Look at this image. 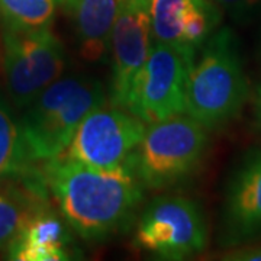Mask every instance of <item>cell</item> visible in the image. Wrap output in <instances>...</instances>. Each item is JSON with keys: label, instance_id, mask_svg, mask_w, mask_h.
<instances>
[{"label": "cell", "instance_id": "1", "mask_svg": "<svg viewBox=\"0 0 261 261\" xmlns=\"http://www.w3.org/2000/svg\"><path fill=\"white\" fill-rule=\"evenodd\" d=\"M42 173L65 222L92 244L128 232L147 190L132 163L116 168L89 167L61 154L45 161Z\"/></svg>", "mask_w": 261, "mask_h": 261}, {"label": "cell", "instance_id": "2", "mask_svg": "<svg viewBox=\"0 0 261 261\" xmlns=\"http://www.w3.org/2000/svg\"><path fill=\"white\" fill-rule=\"evenodd\" d=\"M248 94L250 87L238 41L231 29L219 28L192 65L186 113L207 130L222 129L238 118Z\"/></svg>", "mask_w": 261, "mask_h": 261}, {"label": "cell", "instance_id": "3", "mask_svg": "<svg viewBox=\"0 0 261 261\" xmlns=\"http://www.w3.org/2000/svg\"><path fill=\"white\" fill-rule=\"evenodd\" d=\"M106 102L108 90L92 75H63L48 86L19 118L32 160L45 163L61 155L84 118Z\"/></svg>", "mask_w": 261, "mask_h": 261}, {"label": "cell", "instance_id": "4", "mask_svg": "<svg viewBox=\"0 0 261 261\" xmlns=\"http://www.w3.org/2000/svg\"><path fill=\"white\" fill-rule=\"evenodd\" d=\"M209 132L187 113L148 125L132 159L142 186L168 190L189 181L205 160Z\"/></svg>", "mask_w": 261, "mask_h": 261}, {"label": "cell", "instance_id": "5", "mask_svg": "<svg viewBox=\"0 0 261 261\" xmlns=\"http://www.w3.org/2000/svg\"><path fill=\"white\" fill-rule=\"evenodd\" d=\"M134 244L157 260L181 261L200 254L207 244L200 206L185 196H155L138 214Z\"/></svg>", "mask_w": 261, "mask_h": 261}, {"label": "cell", "instance_id": "6", "mask_svg": "<svg viewBox=\"0 0 261 261\" xmlns=\"http://www.w3.org/2000/svg\"><path fill=\"white\" fill-rule=\"evenodd\" d=\"M5 83L15 108L23 109L63 77L67 64L63 42L51 29L2 31Z\"/></svg>", "mask_w": 261, "mask_h": 261}, {"label": "cell", "instance_id": "7", "mask_svg": "<svg viewBox=\"0 0 261 261\" xmlns=\"http://www.w3.org/2000/svg\"><path fill=\"white\" fill-rule=\"evenodd\" d=\"M147 123L109 102L89 113L63 155L89 167L116 168L132 163Z\"/></svg>", "mask_w": 261, "mask_h": 261}, {"label": "cell", "instance_id": "8", "mask_svg": "<svg viewBox=\"0 0 261 261\" xmlns=\"http://www.w3.org/2000/svg\"><path fill=\"white\" fill-rule=\"evenodd\" d=\"M190 70L192 64L174 48L154 41L126 109L147 125L186 113Z\"/></svg>", "mask_w": 261, "mask_h": 261}, {"label": "cell", "instance_id": "9", "mask_svg": "<svg viewBox=\"0 0 261 261\" xmlns=\"http://www.w3.org/2000/svg\"><path fill=\"white\" fill-rule=\"evenodd\" d=\"M154 45L148 0H122L111 37L108 99L126 109L130 90Z\"/></svg>", "mask_w": 261, "mask_h": 261}, {"label": "cell", "instance_id": "10", "mask_svg": "<svg viewBox=\"0 0 261 261\" xmlns=\"http://www.w3.org/2000/svg\"><path fill=\"white\" fill-rule=\"evenodd\" d=\"M261 238V147L248 149L226 181L218 243L243 247Z\"/></svg>", "mask_w": 261, "mask_h": 261}, {"label": "cell", "instance_id": "11", "mask_svg": "<svg viewBox=\"0 0 261 261\" xmlns=\"http://www.w3.org/2000/svg\"><path fill=\"white\" fill-rule=\"evenodd\" d=\"M68 13L77 51L84 61L109 60L111 37L122 0H57Z\"/></svg>", "mask_w": 261, "mask_h": 261}, {"label": "cell", "instance_id": "12", "mask_svg": "<svg viewBox=\"0 0 261 261\" xmlns=\"http://www.w3.org/2000/svg\"><path fill=\"white\" fill-rule=\"evenodd\" d=\"M49 206L42 168L27 177L0 181V252L6 254L23 228Z\"/></svg>", "mask_w": 261, "mask_h": 261}, {"label": "cell", "instance_id": "13", "mask_svg": "<svg viewBox=\"0 0 261 261\" xmlns=\"http://www.w3.org/2000/svg\"><path fill=\"white\" fill-rule=\"evenodd\" d=\"M71 228L53 206L38 214L12 243L6 257L13 261H65L79 254Z\"/></svg>", "mask_w": 261, "mask_h": 261}, {"label": "cell", "instance_id": "14", "mask_svg": "<svg viewBox=\"0 0 261 261\" xmlns=\"http://www.w3.org/2000/svg\"><path fill=\"white\" fill-rule=\"evenodd\" d=\"M39 170L29 154L20 119L0 93V181L27 177Z\"/></svg>", "mask_w": 261, "mask_h": 261}, {"label": "cell", "instance_id": "15", "mask_svg": "<svg viewBox=\"0 0 261 261\" xmlns=\"http://www.w3.org/2000/svg\"><path fill=\"white\" fill-rule=\"evenodd\" d=\"M57 8V0H0V22L16 31L51 29Z\"/></svg>", "mask_w": 261, "mask_h": 261}, {"label": "cell", "instance_id": "16", "mask_svg": "<svg viewBox=\"0 0 261 261\" xmlns=\"http://www.w3.org/2000/svg\"><path fill=\"white\" fill-rule=\"evenodd\" d=\"M214 2L238 22H244L252 16V13L261 3V0H214Z\"/></svg>", "mask_w": 261, "mask_h": 261}, {"label": "cell", "instance_id": "17", "mask_svg": "<svg viewBox=\"0 0 261 261\" xmlns=\"http://www.w3.org/2000/svg\"><path fill=\"white\" fill-rule=\"evenodd\" d=\"M222 260L229 261H261V245L260 247H238L232 251L222 255Z\"/></svg>", "mask_w": 261, "mask_h": 261}, {"label": "cell", "instance_id": "18", "mask_svg": "<svg viewBox=\"0 0 261 261\" xmlns=\"http://www.w3.org/2000/svg\"><path fill=\"white\" fill-rule=\"evenodd\" d=\"M254 116H255V122L257 126L261 129V86L257 89L255 93V102H254Z\"/></svg>", "mask_w": 261, "mask_h": 261}]
</instances>
